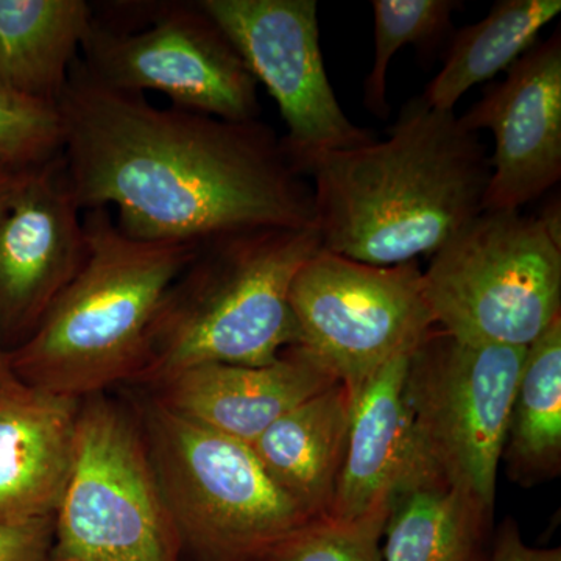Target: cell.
<instances>
[{
    "label": "cell",
    "instance_id": "22",
    "mask_svg": "<svg viewBox=\"0 0 561 561\" xmlns=\"http://www.w3.org/2000/svg\"><path fill=\"white\" fill-rule=\"evenodd\" d=\"M375 13V61L364 83L365 108L387 119V72L398 50L415 47L432 61L454 33L453 14L463 3L456 0H373Z\"/></svg>",
    "mask_w": 561,
    "mask_h": 561
},
{
    "label": "cell",
    "instance_id": "7",
    "mask_svg": "<svg viewBox=\"0 0 561 561\" xmlns=\"http://www.w3.org/2000/svg\"><path fill=\"white\" fill-rule=\"evenodd\" d=\"M80 54L88 76L110 90L158 91L175 108L260 119L257 81L201 0L92 7Z\"/></svg>",
    "mask_w": 561,
    "mask_h": 561
},
{
    "label": "cell",
    "instance_id": "3",
    "mask_svg": "<svg viewBox=\"0 0 561 561\" xmlns=\"http://www.w3.org/2000/svg\"><path fill=\"white\" fill-rule=\"evenodd\" d=\"M88 254L39 327L9 351L25 387L83 400L130 387L154 317L198 245L133 239L108 208L84 210Z\"/></svg>",
    "mask_w": 561,
    "mask_h": 561
},
{
    "label": "cell",
    "instance_id": "4",
    "mask_svg": "<svg viewBox=\"0 0 561 561\" xmlns=\"http://www.w3.org/2000/svg\"><path fill=\"white\" fill-rule=\"evenodd\" d=\"M320 250L316 227L250 228L201 243L161 302L131 389L197 365L272 364L297 346L290 287Z\"/></svg>",
    "mask_w": 561,
    "mask_h": 561
},
{
    "label": "cell",
    "instance_id": "17",
    "mask_svg": "<svg viewBox=\"0 0 561 561\" xmlns=\"http://www.w3.org/2000/svg\"><path fill=\"white\" fill-rule=\"evenodd\" d=\"M353 391L334 383L284 413L250 443L280 490L312 519L330 515L348 440Z\"/></svg>",
    "mask_w": 561,
    "mask_h": 561
},
{
    "label": "cell",
    "instance_id": "10",
    "mask_svg": "<svg viewBox=\"0 0 561 561\" xmlns=\"http://www.w3.org/2000/svg\"><path fill=\"white\" fill-rule=\"evenodd\" d=\"M289 301L298 346L353 393L435 328L416 261L381 267L321 249L298 271Z\"/></svg>",
    "mask_w": 561,
    "mask_h": 561
},
{
    "label": "cell",
    "instance_id": "24",
    "mask_svg": "<svg viewBox=\"0 0 561 561\" xmlns=\"http://www.w3.org/2000/svg\"><path fill=\"white\" fill-rule=\"evenodd\" d=\"M65 131L57 105L0 91V160L33 169L62 153Z\"/></svg>",
    "mask_w": 561,
    "mask_h": 561
},
{
    "label": "cell",
    "instance_id": "26",
    "mask_svg": "<svg viewBox=\"0 0 561 561\" xmlns=\"http://www.w3.org/2000/svg\"><path fill=\"white\" fill-rule=\"evenodd\" d=\"M490 561H561V549L531 548L523 540L518 526L508 522L494 535Z\"/></svg>",
    "mask_w": 561,
    "mask_h": 561
},
{
    "label": "cell",
    "instance_id": "23",
    "mask_svg": "<svg viewBox=\"0 0 561 561\" xmlns=\"http://www.w3.org/2000/svg\"><path fill=\"white\" fill-rule=\"evenodd\" d=\"M390 501L356 518L312 519L262 557L261 561H382Z\"/></svg>",
    "mask_w": 561,
    "mask_h": 561
},
{
    "label": "cell",
    "instance_id": "27",
    "mask_svg": "<svg viewBox=\"0 0 561 561\" xmlns=\"http://www.w3.org/2000/svg\"><path fill=\"white\" fill-rule=\"evenodd\" d=\"M28 171L31 169L14 168L9 162L0 160V219L9 208Z\"/></svg>",
    "mask_w": 561,
    "mask_h": 561
},
{
    "label": "cell",
    "instance_id": "12",
    "mask_svg": "<svg viewBox=\"0 0 561 561\" xmlns=\"http://www.w3.org/2000/svg\"><path fill=\"white\" fill-rule=\"evenodd\" d=\"M83 217L62 153L33 168L0 219V345L18 348L87 260Z\"/></svg>",
    "mask_w": 561,
    "mask_h": 561
},
{
    "label": "cell",
    "instance_id": "6",
    "mask_svg": "<svg viewBox=\"0 0 561 561\" xmlns=\"http://www.w3.org/2000/svg\"><path fill=\"white\" fill-rule=\"evenodd\" d=\"M526 350L460 341L437 327L427 332L405 376L411 463L401 489L448 483L494 508Z\"/></svg>",
    "mask_w": 561,
    "mask_h": 561
},
{
    "label": "cell",
    "instance_id": "15",
    "mask_svg": "<svg viewBox=\"0 0 561 561\" xmlns=\"http://www.w3.org/2000/svg\"><path fill=\"white\" fill-rule=\"evenodd\" d=\"M80 401L0 391V522L54 519L76 459Z\"/></svg>",
    "mask_w": 561,
    "mask_h": 561
},
{
    "label": "cell",
    "instance_id": "11",
    "mask_svg": "<svg viewBox=\"0 0 561 561\" xmlns=\"http://www.w3.org/2000/svg\"><path fill=\"white\" fill-rule=\"evenodd\" d=\"M201 3L227 33L257 84H264L278 103L287 128L280 142L301 175L323 154L375 140L371 130L350 121L332 90L316 0Z\"/></svg>",
    "mask_w": 561,
    "mask_h": 561
},
{
    "label": "cell",
    "instance_id": "2",
    "mask_svg": "<svg viewBox=\"0 0 561 561\" xmlns=\"http://www.w3.org/2000/svg\"><path fill=\"white\" fill-rule=\"evenodd\" d=\"M302 175L321 249L387 267L434 256L476 219L491 165L478 133L420 95L389 138L323 154Z\"/></svg>",
    "mask_w": 561,
    "mask_h": 561
},
{
    "label": "cell",
    "instance_id": "21",
    "mask_svg": "<svg viewBox=\"0 0 561 561\" xmlns=\"http://www.w3.org/2000/svg\"><path fill=\"white\" fill-rule=\"evenodd\" d=\"M502 460L523 485L561 470V317L527 346Z\"/></svg>",
    "mask_w": 561,
    "mask_h": 561
},
{
    "label": "cell",
    "instance_id": "9",
    "mask_svg": "<svg viewBox=\"0 0 561 561\" xmlns=\"http://www.w3.org/2000/svg\"><path fill=\"white\" fill-rule=\"evenodd\" d=\"M108 393L80 401L47 561H186L135 405Z\"/></svg>",
    "mask_w": 561,
    "mask_h": 561
},
{
    "label": "cell",
    "instance_id": "25",
    "mask_svg": "<svg viewBox=\"0 0 561 561\" xmlns=\"http://www.w3.org/2000/svg\"><path fill=\"white\" fill-rule=\"evenodd\" d=\"M54 540V519L0 522V561H47Z\"/></svg>",
    "mask_w": 561,
    "mask_h": 561
},
{
    "label": "cell",
    "instance_id": "16",
    "mask_svg": "<svg viewBox=\"0 0 561 561\" xmlns=\"http://www.w3.org/2000/svg\"><path fill=\"white\" fill-rule=\"evenodd\" d=\"M411 353L400 354L354 391L345 460L331 518L350 519L389 502L411 463L404 386Z\"/></svg>",
    "mask_w": 561,
    "mask_h": 561
},
{
    "label": "cell",
    "instance_id": "8",
    "mask_svg": "<svg viewBox=\"0 0 561 561\" xmlns=\"http://www.w3.org/2000/svg\"><path fill=\"white\" fill-rule=\"evenodd\" d=\"M423 280L442 331L527 348L561 317V236L540 214L482 210L431 257Z\"/></svg>",
    "mask_w": 561,
    "mask_h": 561
},
{
    "label": "cell",
    "instance_id": "18",
    "mask_svg": "<svg viewBox=\"0 0 561 561\" xmlns=\"http://www.w3.org/2000/svg\"><path fill=\"white\" fill-rule=\"evenodd\" d=\"M91 16L84 0H0V91L58 106Z\"/></svg>",
    "mask_w": 561,
    "mask_h": 561
},
{
    "label": "cell",
    "instance_id": "28",
    "mask_svg": "<svg viewBox=\"0 0 561 561\" xmlns=\"http://www.w3.org/2000/svg\"><path fill=\"white\" fill-rule=\"evenodd\" d=\"M22 387H24V383L14 378L13 371L10 368L9 357H7V351L0 345V391L20 390Z\"/></svg>",
    "mask_w": 561,
    "mask_h": 561
},
{
    "label": "cell",
    "instance_id": "5",
    "mask_svg": "<svg viewBox=\"0 0 561 561\" xmlns=\"http://www.w3.org/2000/svg\"><path fill=\"white\" fill-rule=\"evenodd\" d=\"M130 400L186 561H257L312 522L249 443L184 419L144 391Z\"/></svg>",
    "mask_w": 561,
    "mask_h": 561
},
{
    "label": "cell",
    "instance_id": "13",
    "mask_svg": "<svg viewBox=\"0 0 561 561\" xmlns=\"http://www.w3.org/2000/svg\"><path fill=\"white\" fill-rule=\"evenodd\" d=\"M496 140L483 210H519L561 180V35L538 41L459 117Z\"/></svg>",
    "mask_w": 561,
    "mask_h": 561
},
{
    "label": "cell",
    "instance_id": "20",
    "mask_svg": "<svg viewBox=\"0 0 561 561\" xmlns=\"http://www.w3.org/2000/svg\"><path fill=\"white\" fill-rule=\"evenodd\" d=\"M561 11L560 0H500L482 21L454 33L445 62L421 98L432 108L454 111L476 84L507 72L538 43Z\"/></svg>",
    "mask_w": 561,
    "mask_h": 561
},
{
    "label": "cell",
    "instance_id": "14",
    "mask_svg": "<svg viewBox=\"0 0 561 561\" xmlns=\"http://www.w3.org/2000/svg\"><path fill=\"white\" fill-rule=\"evenodd\" d=\"M337 382L297 345L272 364L197 365L138 391L184 419L250 445L284 413Z\"/></svg>",
    "mask_w": 561,
    "mask_h": 561
},
{
    "label": "cell",
    "instance_id": "19",
    "mask_svg": "<svg viewBox=\"0 0 561 561\" xmlns=\"http://www.w3.org/2000/svg\"><path fill=\"white\" fill-rule=\"evenodd\" d=\"M493 508L470 491L432 481L390 497L382 561H490Z\"/></svg>",
    "mask_w": 561,
    "mask_h": 561
},
{
    "label": "cell",
    "instance_id": "29",
    "mask_svg": "<svg viewBox=\"0 0 561 561\" xmlns=\"http://www.w3.org/2000/svg\"><path fill=\"white\" fill-rule=\"evenodd\" d=\"M257 561H261V560H257Z\"/></svg>",
    "mask_w": 561,
    "mask_h": 561
},
{
    "label": "cell",
    "instance_id": "1",
    "mask_svg": "<svg viewBox=\"0 0 561 561\" xmlns=\"http://www.w3.org/2000/svg\"><path fill=\"white\" fill-rule=\"evenodd\" d=\"M80 209H117L133 239L201 243L316 227L311 184L260 119L232 122L110 90L77 60L58 103Z\"/></svg>",
    "mask_w": 561,
    "mask_h": 561
}]
</instances>
